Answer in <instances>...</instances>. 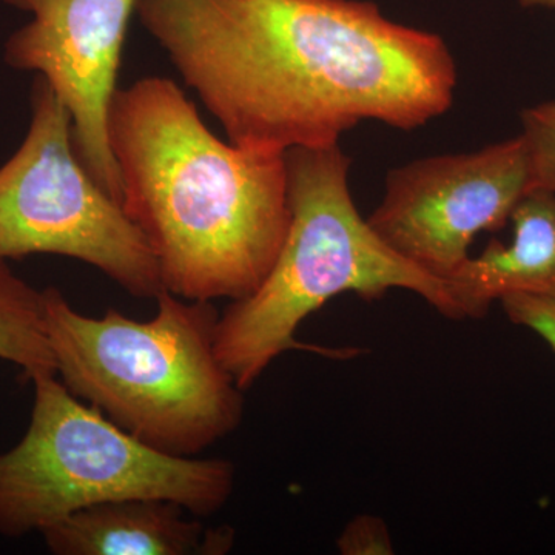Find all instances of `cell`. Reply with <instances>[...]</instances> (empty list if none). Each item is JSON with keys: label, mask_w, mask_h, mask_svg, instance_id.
Here are the masks:
<instances>
[{"label": "cell", "mask_w": 555, "mask_h": 555, "mask_svg": "<svg viewBox=\"0 0 555 555\" xmlns=\"http://www.w3.org/2000/svg\"><path fill=\"white\" fill-rule=\"evenodd\" d=\"M137 16L246 152L328 147L363 120L415 130L454 102L444 39L371 0H138Z\"/></svg>", "instance_id": "6da1fadb"}, {"label": "cell", "mask_w": 555, "mask_h": 555, "mask_svg": "<svg viewBox=\"0 0 555 555\" xmlns=\"http://www.w3.org/2000/svg\"><path fill=\"white\" fill-rule=\"evenodd\" d=\"M107 139L124 211L152 248L166 291L201 301L257 291L291 222L284 155L221 141L163 76L116 89Z\"/></svg>", "instance_id": "7a4b0ae2"}, {"label": "cell", "mask_w": 555, "mask_h": 555, "mask_svg": "<svg viewBox=\"0 0 555 555\" xmlns=\"http://www.w3.org/2000/svg\"><path fill=\"white\" fill-rule=\"evenodd\" d=\"M284 158L291 207L286 238L257 291L219 313L215 346L240 389H250L288 350L357 356V349H326L297 339L302 321L341 294L372 301L401 288L440 315L467 318L449 281L400 257L361 217L349 188L350 159L339 144L292 149Z\"/></svg>", "instance_id": "3957f363"}, {"label": "cell", "mask_w": 555, "mask_h": 555, "mask_svg": "<svg viewBox=\"0 0 555 555\" xmlns=\"http://www.w3.org/2000/svg\"><path fill=\"white\" fill-rule=\"evenodd\" d=\"M56 375L115 425L160 452L196 456L238 429L244 390L217 353L214 301L163 291L149 321L83 315L43 288Z\"/></svg>", "instance_id": "277c9868"}, {"label": "cell", "mask_w": 555, "mask_h": 555, "mask_svg": "<svg viewBox=\"0 0 555 555\" xmlns=\"http://www.w3.org/2000/svg\"><path fill=\"white\" fill-rule=\"evenodd\" d=\"M31 383L27 430L0 454V535L40 534L80 509L116 500H169L193 517L228 505L236 485L230 460L166 454L82 403L57 375Z\"/></svg>", "instance_id": "5b68a950"}, {"label": "cell", "mask_w": 555, "mask_h": 555, "mask_svg": "<svg viewBox=\"0 0 555 555\" xmlns=\"http://www.w3.org/2000/svg\"><path fill=\"white\" fill-rule=\"evenodd\" d=\"M31 119L0 167V259L60 255L93 266L137 298L166 291L158 261L122 206L82 166L72 116L43 76L31 87Z\"/></svg>", "instance_id": "8992f818"}, {"label": "cell", "mask_w": 555, "mask_h": 555, "mask_svg": "<svg viewBox=\"0 0 555 555\" xmlns=\"http://www.w3.org/2000/svg\"><path fill=\"white\" fill-rule=\"evenodd\" d=\"M531 189L528 149L518 134L477 152L393 169L367 222L400 257L449 281L469 258L478 233L502 229Z\"/></svg>", "instance_id": "52a82bcc"}, {"label": "cell", "mask_w": 555, "mask_h": 555, "mask_svg": "<svg viewBox=\"0 0 555 555\" xmlns=\"http://www.w3.org/2000/svg\"><path fill=\"white\" fill-rule=\"evenodd\" d=\"M33 20L10 36L5 62L49 80L72 116L73 142L91 178L122 206V184L107 139L130 17L138 0H2Z\"/></svg>", "instance_id": "ba28073f"}, {"label": "cell", "mask_w": 555, "mask_h": 555, "mask_svg": "<svg viewBox=\"0 0 555 555\" xmlns=\"http://www.w3.org/2000/svg\"><path fill=\"white\" fill-rule=\"evenodd\" d=\"M169 500L127 499L72 514L40 532L54 555H222L235 531L207 528Z\"/></svg>", "instance_id": "9c48e42d"}, {"label": "cell", "mask_w": 555, "mask_h": 555, "mask_svg": "<svg viewBox=\"0 0 555 555\" xmlns=\"http://www.w3.org/2000/svg\"><path fill=\"white\" fill-rule=\"evenodd\" d=\"M509 244L491 241L483 254L469 257L449 283L467 318L486 315L506 295L555 301V195L532 188L509 218Z\"/></svg>", "instance_id": "30bf717a"}, {"label": "cell", "mask_w": 555, "mask_h": 555, "mask_svg": "<svg viewBox=\"0 0 555 555\" xmlns=\"http://www.w3.org/2000/svg\"><path fill=\"white\" fill-rule=\"evenodd\" d=\"M0 360L9 361L31 382L56 375L47 332L46 295L0 259Z\"/></svg>", "instance_id": "8fae6325"}, {"label": "cell", "mask_w": 555, "mask_h": 555, "mask_svg": "<svg viewBox=\"0 0 555 555\" xmlns=\"http://www.w3.org/2000/svg\"><path fill=\"white\" fill-rule=\"evenodd\" d=\"M521 127L532 188L545 189L555 195V101L526 108L521 113Z\"/></svg>", "instance_id": "7c38bea8"}, {"label": "cell", "mask_w": 555, "mask_h": 555, "mask_svg": "<svg viewBox=\"0 0 555 555\" xmlns=\"http://www.w3.org/2000/svg\"><path fill=\"white\" fill-rule=\"evenodd\" d=\"M343 555H392V539L383 518L361 514L345 526L337 540Z\"/></svg>", "instance_id": "4fadbf2b"}, {"label": "cell", "mask_w": 555, "mask_h": 555, "mask_svg": "<svg viewBox=\"0 0 555 555\" xmlns=\"http://www.w3.org/2000/svg\"><path fill=\"white\" fill-rule=\"evenodd\" d=\"M506 317L517 326L539 335L555 353V301L531 295H506L500 299Z\"/></svg>", "instance_id": "5bb4252c"}, {"label": "cell", "mask_w": 555, "mask_h": 555, "mask_svg": "<svg viewBox=\"0 0 555 555\" xmlns=\"http://www.w3.org/2000/svg\"><path fill=\"white\" fill-rule=\"evenodd\" d=\"M524 9H550L555 10V0H518Z\"/></svg>", "instance_id": "9a60e30c"}]
</instances>
